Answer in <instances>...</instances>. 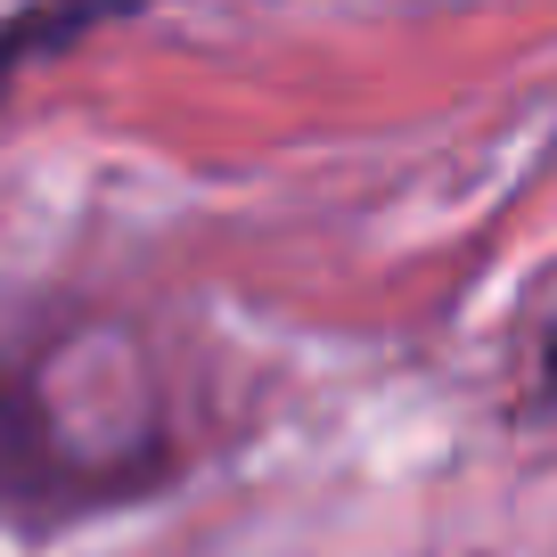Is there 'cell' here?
Returning <instances> with one entry per match:
<instances>
[{
    "label": "cell",
    "mask_w": 557,
    "mask_h": 557,
    "mask_svg": "<svg viewBox=\"0 0 557 557\" xmlns=\"http://www.w3.org/2000/svg\"><path fill=\"white\" fill-rule=\"evenodd\" d=\"M139 9H157V0H25V9H9V17H0V99H9V83L34 74L41 58L74 50V41H90L99 25L139 17Z\"/></svg>",
    "instance_id": "cell-2"
},
{
    "label": "cell",
    "mask_w": 557,
    "mask_h": 557,
    "mask_svg": "<svg viewBox=\"0 0 557 557\" xmlns=\"http://www.w3.org/2000/svg\"><path fill=\"white\" fill-rule=\"evenodd\" d=\"M173 475L181 443L132 336L83 304L0 296V524L66 533Z\"/></svg>",
    "instance_id": "cell-1"
},
{
    "label": "cell",
    "mask_w": 557,
    "mask_h": 557,
    "mask_svg": "<svg viewBox=\"0 0 557 557\" xmlns=\"http://www.w3.org/2000/svg\"><path fill=\"white\" fill-rule=\"evenodd\" d=\"M533 361H541V401H549V410H557V312H549V329H541Z\"/></svg>",
    "instance_id": "cell-3"
}]
</instances>
